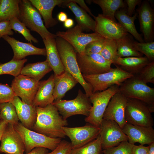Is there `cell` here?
I'll use <instances>...</instances> for the list:
<instances>
[{"label": "cell", "mask_w": 154, "mask_h": 154, "mask_svg": "<svg viewBox=\"0 0 154 154\" xmlns=\"http://www.w3.org/2000/svg\"><path fill=\"white\" fill-rule=\"evenodd\" d=\"M74 1L76 3H77L79 4L81 8L87 12L90 15L93 16L94 18H95L96 16L94 15L92 13L91 10L87 6L84 0H74Z\"/></svg>", "instance_id": "48"}, {"label": "cell", "mask_w": 154, "mask_h": 154, "mask_svg": "<svg viewBox=\"0 0 154 154\" xmlns=\"http://www.w3.org/2000/svg\"><path fill=\"white\" fill-rule=\"evenodd\" d=\"M145 83L154 84V61L145 66L137 74Z\"/></svg>", "instance_id": "40"}, {"label": "cell", "mask_w": 154, "mask_h": 154, "mask_svg": "<svg viewBox=\"0 0 154 154\" xmlns=\"http://www.w3.org/2000/svg\"><path fill=\"white\" fill-rule=\"evenodd\" d=\"M151 62L145 56L118 57L114 64L133 75L138 74L141 70Z\"/></svg>", "instance_id": "26"}, {"label": "cell", "mask_w": 154, "mask_h": 154, "mask_svg": "<svg viewBox=\"0 0 154 154\" xmlns=\"http://www.w3.org/2000/svg\"><path fill=\"white\" fill-rule=\"evenodd\" d=\"M1 119V116H0V120Z\"/></svg>", "instance_id": "53"}, {"label": "cell", "mask_w": 154, "mask_h": 154, "mask_svg": "<svg viewBox=\"0 0 154 154\" xmlns=\"http://www.w3.org/2000/svg\"><path fill=\"white\" fill-rule=\"evenodd\" d=\"M133 44L136 50L144 54L151 62L154 61V42H140L134 41Z\"/></svg>", "instance_id": "38"}, {"label": "cell", "mask_w": 154, "mask_h": 154, "mask_svg": "<svg viewBox=\"0 0 154 154\" xmlns=\"http://www.w3.org/2000/svg\"><path fill=\"white\" fill-rule=\"evenodd\" d=\"M39 11L43 18L45 27L48 29L58 23V21L52 16L53 10L56 6H60L67 0H29Z\"/></svg>", "instance_id": "21"}, {"label": "cell", "mask_w": 154, "mask_h": 154, "mask_svg": "<svg viewBox=\"0 0 154 154\" xmlns=\"http://www.w3.org/2000/svg\"><path fill=\"white\" fill-rule=\"evenodd\" d=\"M48 153V149L44 147H38L34 148L29 152L25 154H47Z\"/></svg>", "instance_id": "47"}, {"label": "cell", "mask_w": 154, "mask_h": 154, "mask_svg": "<svg viewBox=\"0 0 154 154\" xmlns=\"http://www.w3.org/2000/svg\"><path fill=\"white\" fill-rule=\"evenodd\" d=\"M66 136L70 139L72 149L82 146L96 139L99 128L91 124L83 126L62 128Z\"/></svg>", "instance_id": "14"}, {"label": "cell", "mask_w": 154, "mask_h": 154, "mask_svg": "<svg viewBox=\"0 0 154 154\" xmlns=\"http://www.w3.org/2000/svg\"><path fill=\"white\" fill-rule=\"evenodd\" d=\"M133 37L129 33L116 40L118 57H142L143 54L138 52L133 44Z\"/></svg>", "instance_id": "30"}, {"label": "cell", "mask_w": 154, "mask_h": 154, "mask_svg": "<svg viewBox=\"0 0 154 154\" xmlns=\"http://www.w3.org/2000/svg\"><path fill=\"white\" fill-rule=\"evenodd\" d=\"M55 40L56 47L65 71L69 72L76 79L89 97L93 94V88L90 84L84 79L81 72L77 61L76 52L64 39L57 37Z\"/></svg>", "instance_id": "2"}, {"label": "cell", "mask_w": 154, "mask_h": 154, "mask_svg": "<svg viewBox=\"0 0 154 154\" xmlns=\"http://www.w3.org/2000/svg\"><path fill=\"white\" fill-rule=\"evenodd\" d=\"M39 82L20 74L15 77L11 87L16 96L20 98L23 102L32 104L38 88Z\"/></svg>", "instance_id": "13"}, {"label": "cell", "mask_w": 154, "mask_h": 154, "mask_svg": "<svg viewBox=\"0 0 154 154\" xmlns=\"http://www.w3.org/2000/svg\"><path fill=\"white\" fill-rule=\"evenodd\" d=\"M137 16L136 12L131 17L129 16L127 14L126 9H121L117 11L115 14V18L119 23L129 34H130L138 42H144L142 35L137 31L134 21Z\"/></svg>", "instance_id": "27"}, {"label": "cell", "mask_w": 154, "mask_h": 154, "mask_svg": "<svg viewBox=\"0 0 154 154\" xmlns=\"http://www.w3.org/2000/svg\"><path fill=\"white\" fill-rule=\"evenodd\" d=\"M94 19V32L105 38L116 40L128 33L119 23L102 14H98Z\"/></svg>", "instance_id": "15"}, {"label": "cell", "mask_w": 154, "mask_h": 154, "mask_svg": "<svg viewBox=\"0 0 154 154\" xmlns=\"http://www.w3.org/2000/svg\"><path fill=\"white\" fill-rule=\"evenodd\" d=\"M20 1V0H0V22L18 18Z\"/></svg>", "instance_id": "31"}, {"label": "cell", "mask_w": 154, "mask_h": 154, "mask_svg": "<svg viewBox=\"0 0 154 154\" xmlns=\"http://www.w3.org/2000/svg\"><path fill=\"white\" fill-rule=\"evenodd\" d=\"M66 6L74 13L77 24L80 26L83 31H92L95 32V20L86 11L78 6L74 0H70V2L66 4Z\"/></svg>", "instance_id": "28"}, {"label": "cell", "mask_w": 154, "mask_h": 154, "mask_svg": "<svg viewBox=\"0 0 154 154\" xmlns=\"http://www.w3.org/2000/svg\"><path fill=\"white\" fill-rule=\"evenodd\" d=\"M99 54L106 60L114 64L118 57L116 40L105 38L104 48Z\"/></svg>", "instance_id": "36"}, {"label": "cell", "mask_w": 154, "mask_h": 154, "mask_svg": "<svg viewBox=\"0 0 154 154\" xmlns=\"http://www.w3.org/2000/svg\"><path fill=\"white\" fill-rule=\"evenodd\" d=\"M149 146L143 145H134L133 147L131 154H148Z\"/></svg>", "instance_id": "46"}, {"label": "cell", "mask_w": 154, "mask_h": 154, "mask_svg": "<svg viewBox=\"0 0 154 154\" xmlns=\"http://www.w3.org/2000/svg\"><path fill=\"white\" fill-rule=\"evenodd\" d=\"M27 61V59L17 60L12 58L8 62L0 63V75L9 74L17 76L20 74L24 64Z\"/></svg>", "instance_id": "33"}, {"label": "cell", "mask_w": 154, "mask_h": 154, "mask_svg": "<svg viewBox=\"0 0 154 154\" xmlns=\"http://www.w3.org/2000/svg\"><path fill=\"white\" fill-rule=\"evenodd\" d=\"M46 52V60L54 74L58 75L64 71V67L60 60L56 45L55 38H47L43 40Z\"/></svg>", "instance_id": "25"}, {"label": "cell", "mask_w": 154, "mask_h": 154, "mask_svg": "<svg viewBox=\"0 0 154 154\" xmlns=\"http://www.w3.org/2000/svg\"><path fill=\"white\" fill-rule=\"evenodd\" d=\"M14 32L11 29L9 21L0 22V38L5 35H13Z\"/></svg>", "instance_id": "44"}, {"label": "cell", "mask_w": 154, "mask_h": 154, "mask_svg": "<svg viewBox=\"0 0 154 154\" xmlns=\"http://www.w3.org/2000/svg\"><path fill=\"white\" fill-rule=\"evenodd\" d=\"M154 108L139 100L127 99L125 113L127 123L144 126L153 125L151 113Z\"/></svg>", "instance_id": "8"}, {"label": "cell", "mask_w": 154, "mask_h": 154, "mask_svg": "<svg viewBox=\"0 0 154 154\" xmlns=\"http://www.w3.org/2000/svg\"><path fill=\"white\" fill-rule=\"evenodd\" d=\"M8 124L7 122L2 119L0 120V141L3 132Z\"/></svg>", "instance_id": "49"}, {"label": "cell", "mask_w": 154, "mask_h": 154, "mask_svg": "<svg viewBox=\"0 0 154 154\" xmlns=\"http://www.w3.org/2000/svg\"><path fill=\"white\" fill-rule=\"evenodd\" d=\"M74 25V20L71 19H67L64 22V25L65 27L68 29L71 28Z\"/></svg>", "instance_id": "51"}, {"label": "cell", "mask_w": 154, "mask_h": 154, "mask_svg": "<svg viewBox=\"0 0 154 154\" xmlns=\"http://www.w3.org/2000/svg\"><path fill=\"white\" fill-rule=\"evenodd\" d=\"M52 70L46 60L44 61L27 64L23 68L20 74L39 81L46 74Z\"/></svg>", "instance_id": "29"}, {"label": "cell", "mask_w": 154, "mask_h": 154, "mask_svg": "<svg viewBox=\"0 0 154 154\" xmlns=\"http://www.w3.org/2000/svg\"><path fill=\"white\" fill-rule=\"evenodd\" d=\"M37 117L32 130L37 132L54 138L66 137L62 128L68 124L57 108L52 104L41 108L36 107Z\"/></svg>", "instance_id": "1"}, {"label": "cell", "mask_w": 154, "mask_h": 154, "mask_svg": "<svg viewBox=\"0 0 154 154\" xmlns=\"http://www.w3.org/2000/svg\"><path fill=\"white\" fill-rule=\"evenodd\" d=\"M77 61L82 75H95L107 72L112 64L99 54H82L77 52Z\"/></svg>", "instance_id": "11"}, {"label": "cell", "mask_w": 154, "mask_h": 154, "mask_svg": "<svg viewBox=\"0 0 154 154\" xmlns=\"http://www.w3.org/2000/svg\"><path fill=\"white\" fill-rule=\"evenodd\" d=\"M127 136L128 141L134 144L138 143L140 145H149L154 142V129L152 126H144L126 123L121 128Z\"/></svg>", "instance_id": "19"}, {"label": "cell", "mask_w": 154, "mask_h": 154, "mask_svg": "<svg viewBox=\"0 0 154 154\" xmlns=\"http://www.w3.org/2000/svg\"><path fill=\"white\" fill-rule=\"evenodd\" d=\"M101 142L100 135L93 141L80 147L72 149L69 154H101Z\"/></svg>", "instance_id": "34"}, {"label": "cell", "mask_w": 154, "mask_h": 154, "mask_svg": "<svg viewBox=\"0 0 154 154\" xmlns=\"http://www.w3.org/2000/svg\"><path fill=\"white\" fill-rule=\"evenodd\" d=\"M127 6V14L129 17L132 16L135 12L137 5H139L142 2L141 0H125L124 1Z\"/></svg>", "instance_id": "45"}, {"label": "cell", "mask_w": 154, "mask_h": 154, "mask_svg": "<svg viewBox=\"0 0 154 154\" xmlns=\"http://www.w3.org/2000/svg\"><path fill=\"white\" fill-rule=\"evenodd\" d=\"M11 102L15 108L21 123L26 128L32 130L37 117L36 107L23 102L16 96Z\"/></svg>", "instance_id": "22"}, {"label": "cell", "mask_w": 154, "mask_h": 154, "mask_svg": "<svg viewBox=\"0 0 154 154\" xmlns=\"http://www.w3.org/2000/svg\"><path fill=\"white\" fill-rule=\"evenodd\" d=\"M91 1L101 7L103 15L115 21V14L116 11L127 7L123 0H92Z\"/></svg>", "instance_id": "32"}, {"label": "cell", "mask_w": 154, "mask_h": 154, "mask_svg": "<svg viewBox=\"0 0 154 154\" xmlns=\"http://www.w3.org/2000/svg\"><path fill=\"white\" fill-rule=\"evenodd\" d=\"M83 31L81 27L77 24L73 27L68 29L65 31H58L56 35L57 37L68 42L77 53L83 54L85 47L88 43L103 37L96 32L86 33H83Z\"/></svg>", "instance_id": "10"}, {"label": "cell", "mask_w": 154, "mask_h": 154, "mask_svg": "<svg viewBox=\"0 0 154 154\" xmlns=\"http://www.w3.org/2000/svg\"><path fill=\"white\" fill-rule=\"evenodd\" d=\"M14 126L24 144L26 153L38 147H44L53 151L61 141V138L50 137L27 128L20 122H19Z\"/></svg>", "instance_id": "7"}, {"label": "cell", "mask_w": 154, "mask_h": 154, "mask_svg": "<svg viewBox=\"0 0 154 154\" xmlns=\"http://www.w3.org/2000/svg\"><path fill=\"white\" fill-rule=\"evenodd\" d=\"M1 119L8 123L15 125L19 122L15 108L11 102L0 104Z\"/></svg>", "instance_id": "35"}, {"label": "cell", "mask_w": 154, "mask_h": 154, "mask_svg": "<svg viewBox=\"0 0 154 154\" xmlns=\"http://www.w3.org/2000/svg\"><path fill=\"white\" fill-rule=\"evenodd\" d=\"M18 19L31 31L39 34L42 40L56 38V34L50 32L45 27L39 11L28 0H20Z\"/></svg>", "instance_id": "4"}, {"label": "cell", "mask_w": 154, "mask_h": 154, "mask_svg": "<svg viewBox=\"0 0 154 154\" xmlns=\"http://www.w3.org/2000/svg\"><path fill=\"white\" fill-rule=\"evenodd\" d=\"M119 91L127 99L139 100L154 108V88L144 83L137 75L125 80Z\"/></svg>", "instance_id": "3"}, {"label": "cell", "mask_w": 154, "mask_h": 154, "mask_svg": "<svg viewBox=\"0 0 154 154\" xmlns=\"http://www.w3.org/2000/svg\"><path fill=\"white\" fill-rule=\"evenodd\" d=\"M134 145L124 141L116 146L104 149L102 152L104 154H131Z\"/></svg>", "instance_id": "39"}, {"label": "cell", "mask_w": 154, "mask_h": 154, "mask_svg": "<svg viewBox=\"0 0 154 154\" xmlns=\"http://www.w3.org/2000/svg\"><path fill=\"white\" fill-rule=\"evenodd\" d=\"M9 21L11 29L21 34L26 40L31 43L32 42L35 43L38 42V40L31 34L30 30L18 18H14Z\"/></svg>", "instance_id": "37"}, {"label": "cell", "mask_w": 154, "mask_h": 154, "mask_svg": "<svg viewBox=\"0 0 154 154\" xmlns=\"http://www.w3.org/2000/svg\"><path fill=\"white\" fill-rule=\"evenodd\" d=\"M54 74L46 80L39 81L38 88L33 102L35 107H45L52 104L54 100L53 96L54 87Z\"/></svg>", "instance_id": "23"}, {"label": "cell", "mask_w": 154, "mask_h": 154, "mask_svg": "<svg viewBox=\"0 0 154 154\" xmlns=\"http://www.w3.org/2000/svg\"><path fill=\"white\" fill-rule=\"evenodd\" d=\"M72 149L71 143L62 140L55 149L47 154H69Z\"/></svg>", "instance_id": "43"}, {"label": "cell", "mask_w": 154, "mask_h": 154, "mask_svg": "<svg viewBox=\"0 0 154 154\" xmlns=\"http://www.w3.org/2000/svg\"><path fill=\"white\" fill-rule=\"evenodd\" d=\"M149 151L148 154H154V142L149 145Z\"/></svg>", "instance_id": "52"}, {"label": "cell", "mask_w": 154, "mask_h": 154, "mask_svg": "<svg viewBox=\"0 0 154 154\" xmlns=\"http://www.w3.org/2000/svg\"><path fill=\"white\" fill-rule=\"evenodd\" d=\"M127 99L119 91L110 99L104 113L103 119L115 121L121 128L127 123L125 117Z\"/></svg>", "instance_id": "17"}, {"label": "cell", "mask_w": 154, "mask_h": 154, "mask_svg": "<svg viewBox=\"0 0 154 154\" xmlns=\"http://www.w3.org/2000/svg\"><path fill=\"white\" fill-rule=\"evenodd\" d=\"M15 96L12 88L8 84L0 83V104L11 102Z\"/></svg>", "instance_id": "41"}, {"label": "cell", "mask_w": 154, "mask_h": 154, "mask_svg": "<svg viewBox=\"0 0 154 154\" xmlns=\"http://www.w3.org/2000/svg\"><path fill=\"white\" fill-rule=\"evenodd\" d=\"M110 71L95 75H82L85 80L93 88V93L106 90L114 85L120 86L126 79L134 75L128 73L117 65Z\"/></svg>", "instance_id": "5"}, {"label": "cell", "mask_w": 154, "mask_h": 154, "mask_svg": "<svg viewBox=\"0 0 154 154\" xmlns=\"http://www.w3.org/2000/svg\"><path fill=\"white\" fill-rule=\"evenodd\" d=\"M57 109L63 119L76 115L88 116L92 105L89 97L79 89L76 97L70 100L62 99L54 101L52 104Z\"/></svg>", "instance_id": "9"}, {"label": "cell", "mask_w": 154, "mask_h": 154, "mask_svg": "<svg viewBox=\"0 0 154 154\" xmlns=\"http://www.w3.org/2000/svg\"><path fill=\"white\" fill-rule=\"evenodd\" d=\"M137 13L140 31L145 42L154 40V10L148 0L142 1L137 9Z\"/></svg>", "instance_id": "16"}, {"label": "cell", "mask_w": 154, "mask_h": 154, "mask_svg": "<svg viewBox=\"0 0 154 154\" xmlns=\"http://www.w3.org/2000/svg\"><path fill=\"white\" fill-rule=\"evenodd\" d=\"M58 20L60 22H64L67 19V15L66 13L61 11L58 15L57 16Z\"/></svg>", "instance_id": "50"}, {"label": "cell", "mask_w": 154, "mask_h": 154, "mask_svg": "<svg viewBox=\"0 0 154 154\" xmlns=\"http://www.w3.org/2000/svg\"><path fill=\"white\" fill-rule=\"evenodd\" d=\"M105 40L103 37L88 43L85 47L84 54H100L104 48Z\"/></svg>", "instance_id": "42"}, {"label": "cell", "mask_w": 154, "mask_h": 154, "mask_svg": "<svg viewBox=\"0 0 154 154\" xmlns=\"http://www.w3.org/2000/svg\"><path fill=\"white\" fill-rule=\"evenodd\" d=\"M54 87L53 96L54 101L62 99L67 92L78 83L76 79L69 72L65 71L60 75L54 74Z\"/></svg>", "instance_id": "24"}, {"label": "cell", "mask_w": 154, "mask_h": 154, "mask_svg": "<svg viewBox=\"0 0 154 154\" xmlns=\"http://www.w3.org/2000/svg\"><path fill=\"white\" fill-rule=\"evenodd\" d=\"M2 38L12 48L14 53L13 58L15 60H22L26 57L31 55H46L45 48H37L31 43L21 42L7 35L4 36Z\"/></svg>", "instance_id": "20"}, {"label": "cell", "mask_w": 154, "mask_h": 154, "mask_svg": "<svg viewBox=\"0 0 154 154\" xmlns=\"http://www.w3.org/2000/svg\"><path fill=\"white\" fill-rule=\"evenodd\" d=\"M99 127L103 149L116 146L122 141L128 140L127 136L114 121L103 119Z\"/></svg>", "instance_id": "12"}, {"label": "cell", "mask_w": 154, "mask_h": 154, "mask_svg": "<svg viewBox=\"0 0 154 154\" xmlns=\"http://www.w3.org/2000/svg\"><path fill=\"white\" fill-rule=\"evenodd\" d=\"M119 86L114 85L105 90L93 93L89 97L92 105L89 115L85 119L86 122L99 127L110 99L113 95L119 91Z\"/></svg>", "instance_id": "6"}, {"label": "cell", "mask_w": 154, "mask_h": 154, "mask_svg": "<svg viewBox=\"0 0 154 154\" xmlns=\"http://www.w3.org/2000/svg\"><path fill=\"white\" fill-rule=\"evenodd\" d=\"M1 141L0 152L6 154H24L25 151L24 144L13 124H8Z\"/></svg>", "instance_id": "18"}]
</instances>
